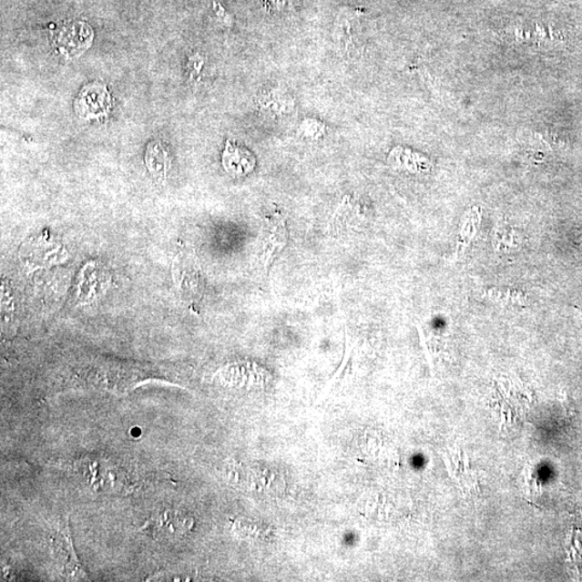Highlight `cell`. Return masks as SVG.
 I'll return each instance as SVG.
<instances>
[{"instance_id": "6da1fadb", "label": "cell", "mask_w": 582, "mask_h": 582, "mask_svg": "<svg viewBox=\"0 0 582 582\" xmlns=\"http://www.w3.org/2000/svg\"><path fill=\"white\" fill-rule=\"evenodd\" d=\"M77 473L86 485L98 493H117L125 490L128 485L126 472L109 462H81Z\"/></svg>"}, {"instance_id": "7a4b0ae2", "label": "cell", "mask_w": 582, "mask_h": 582, "mask_svg": "<svg viewBox=\"0 0 582 582\" xmlns=\"http://www.w3.org/2000/svg\"><path fill=\"white\" fill-rule=\"evenodd\" d=\"M149 526L152 534L164 539H175L191 530L192 519L176 509H163L151 517Z\"/></svg>"}, {"instance_id": "3957f363", "label": "cell", "mask_w": 582, "mask_h": 582, "mask_svg": "<svg viewBox=\"0 0 582 582\" xmlns=\"http://www.w3.org/2000/svg\"><path fill=\"white\" fill-rule=\"evenodd\" d=\"M288 232L286 223L281 217L273 216L263 225L260 259L264 268H269L274 262L287 243Z\"/></svg>"}, {"instance_id": "277c9868", "label": "cell", "mask_w": 582, "mask_h": 582, "mask_svg": "<svg viewBox=\"0 0 582 582\" xmlns=\"http://www.w3.org/2000/svg\"><path fill=\"white\" fill-rule=\"evenodd\" d=\"M110 96L102 85L87 86L75 103L76 111L82 119H97L107 116L110 109Z\"/></svg>"}, {"instance_id": "5b68a950", "label": "cell", "mask_w": 582, "mask_h": 582, "mask_svg": "<svg viewBox=\"0 0 582 582\" xmlns=\"http://www.w3.org/2000/svg\"><path fill=\"white\" fill-rule=\"evenodd\" d=\"M92 43V29L86 23L65 26L57 34L56 45L66 56H77Z\"/></svg>"}, {"instance_id": "8992f818", "label": "cell", "mask_w": 582, "mask_h": 582, "mask_svg": "<svg viewBox=\"0 0 582 582\" xmlns=\"http://www.w3.org/2000/svg\"><path fill=\"white\" fill-rule=\"evenodd\" d=\"M222 166L228 174L242 178L254 170L256 158L245 147L228 140L222 154Z\"/></svg>"}, {"instance_id": "52a82bcc", "label": "cell", "mask_w": 582, "mask_h": 582, "mask_svg": "<svg viewBox=\"0 0 582 582\" xmlns=\"http://www.w3.org/2000/svg\"><path fill=\"white\" fill-rule=\"evenodd\" d=\"M146 164L155 179L160 181L167 179L170 168L169 154L166 147L158 140L148 145L146 151Z\"/></svg>"}, {"instance_id": "ba28073f", "label": "cell", "mask_w": 582, "mask_h": 582, "mask_svg": "<svg viewBox=\"0 0 582 582\" xmlns=\"http://www.w3.org/2000/svg\"><path fill=\"white\" fill-rule=\"evenodd\" d=\"M55 546L56 552H57L58 555H61L60 558L65 570H67L68 574L70 576H74V577H77V576L78 577H81V570L76 569V567H79V564L75 558L72 543H70L66 527L56 533Z\"/></svg>"}, {"instance_id": "9c48e42d", "label": "cell", "mask_w": 582, "mask_h": 582, "mask_svg": "<svg viewBox=\"0 0 582 582\" xmlns=\"http://www.w3.org/2000/svg\"><path fill=\"white\" fill-rule=\"evenodd\" d=\"M574 542L570 544L568 556L569 560L574 563L575 567H577L578 575L582 574V537L579 532H576L574 535Z\"/></svg>"}]
</instances>
